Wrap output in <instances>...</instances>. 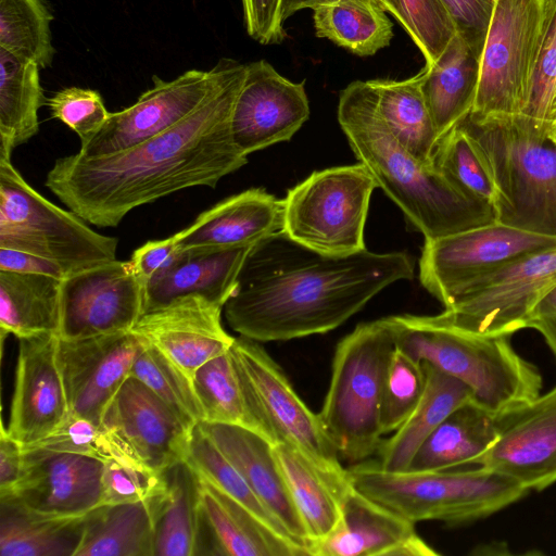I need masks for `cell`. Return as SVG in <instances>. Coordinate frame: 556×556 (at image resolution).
I'll return each instance as SVG.
<instances>
[{"instance_id":"56","label":"cell","mask_w":556,"mask_h":556,"mask_svg":"<svg viewBox=\"0 0 556 556\" xmlns=\"http://www.w3.org/2000/svg\"><path fill=\"white\" fill-rule=\"evenodd\" d=\"M554 317H556V286L553 287L536 304L532 312L530 321L539 318Z\"/></svg>"},{"instance_id":"19","label":"cell","mask_w":556,"mask_h":556,"mask_svg":"<svg viewBox=\"0 0 556 556\" xmlns=\"http://www.w3.org/2000/svg\"><path fill=\"white\" fill-rule=\"evenodd\" d=\"M498 435L482 466L541 491L556 482V386L545 394L496 415Z\"/></svg>"},{"instance_id":"4","label":"cell","mask_w":556,"mask_h":556,"mask_svg":"<svg viewBox=\"0 0 556 556\" xmlns=\"http://www.w3.org/2000/svg\"><path fill=\"white\" fill-rule=\"evenodd\" d=\"M389 318L399 348L464 382L471 401L490 413L500 415L541 394L540 371L513 349L510 336L465 333L426 316Z\"/></svg>"},{"instance_id":"22","label":"cell","mask_w":556,"mask_h":556,"mask_svg":"<svg viewBox=\"0 0 556 556\" xmlns=\"http://www.w3.org/2000/svg\"><path fill=\"white\" fill-rule=\"evenodd\" d=\"M224 307L198 294L176 298L143 313L131 331L154 345L191 380L235 340L223 327Z\"/></svg>"},{"instance_id":"5","label":"cell","mask_w":556,"mask_h":556,"mask_svg":"<svg viewBox=\"0 0 556 556\" xmlns=\"http://www.w3.org/2000/svg\"><path fill=\"white\" fill-rule=\"evenodd\" d=\"M346 475L357 491L414 523H469L497 513L529 492L515 479L482 466L388 471L379 462L362 460L346 468Z\"/></svg>"},{"instance_id":"15","label":"cell","mask_w":556,"mask_h":556,"mask_svg":"<svg viewBox=\"0 0 556 556\" xmlns=\"http://www.w3.org/2000/svg\"><path fill=\"white\" fill-rule=\"evenodd\" d=\"M144 289L129 261L114 260L64 277L59 337L81 339L131 330L143 313Z\"/></svg>"},{"instance_id":"20","label":"cell","mask_w":556,"mask_h":556,"mask_svg":"<svg viewBox=\"0 0 556 556\" xmlns=\"http://www.w3.org/2000/svg\"><path fill=\"white\" fill-rule=\"evenodd\" d=\"M304 80L293 83L265 60L247 64L231 115V135L244 155L288 141L309 116Z\"/></svg>"},{"instance_id":"1","label":"cell","mask_w":556,"mask_h":556,"mask_svg":"<svg viewBox=\"0 0 556 556\" xmlns=\"http://www.w3.org/2000/svg\"><path fill=\"white\" fill-rule=\"evenodd\" d=\"M247 64L233 60L219 86L188 117L128 149L58 159L45 185L88 224L116 227L134 208L191 187L215 188L248 156L231 135Z\"/></svg>"},{"instance_id":"11","label":"cell","mask_w":556,"mask_h":556,"mask_svg":"<svg viewBox=\"0 0 556 556\" xmlns=\"http://www.w3.org/2000/svg\"><path fill=\"white\" fill-rule=\"evenodd\" d=\"M544 14L545 0H496L470 118L520 116L530 94Z\"/></svg>"},{"instance_id":"42","label":"cell","mask_w":556,"mask_h":556,"mask_svg":"<svg viewBox=\"0 0 556 556\" xmlns=\"http://www.w3.org/2000/svg\"><path fill=\"white\" fill-rule=\"evenodd\" d=\"M185 462L199 478L210 482L248 508L271 529L292 540L275 516L260 501L238 469L203 432L199 425L194 426L191 431Z\"/></svg>"},{"instance_id":"3","label":"cell","mask_w":556,"mask_h":556,"mask_svg":"<svg viewBox=\"0 0 556 556\" xmlns=\"http://www.w3.org/2000/svg\"><path fill=\"white\" fill-rule=\"evenodd\" d=\"M338 121L356 159L425 240L497 220L492 204L466 198L437 166L424 165L399 143L377 112L365 80L341 91Z\"/></svg>"},{"instance_id":"18","label":"cell","mask_w":556,"mask_h":556,"mask_svg":"<svg viewBox=\"0 0 556 556\" xmlns=\"http://www.w3.org/2000/svg\"><path fill=\"white\" fill-rule=\"evenodd\" d=\"M22 448L21 477L13 490L3 495L52 518L86 516L102 505L104 462L73 453Z\"/></svg>"},{"instance_id":"23","label":"cell","mask_w":556,"mask_h":556,"mask_svg":"<svg viewBox=\"0 0 556 556\" xmlns=\"http://www.w3.org/2000/svg\"><path fill=\"white\" fill-rule=\"evenodd\" d=\"M415 523L365 496L353 485L342 502L337 528L313 548V556H438Z\"/></svg>"},{"instance_id":"28","label":"cell","mask_w":556,"mask_h":556,"mask_svg":"<svg viewBox=\"0 0 556 556\" xmlns=\"http://www.w3.org/2000/svg\"><path fill=\"white\" fill-rule=\"evenodd\" d=\"M422 365L426 387L420 401L394 434L382 440L378 450L379 464L388 471H406L418 448L438 426L472 399L464 382L427 362Z\"/></svg>"},{"instance_id":"10","label":"cell","mask_w":556,"mask_h":556,"mask_svg":"<svg viewBox=\"0 0 556 556\" xmlns=\"http://www.w3.org/2000/svg\"><path fill=\"white\" fill-rule=\"evenodd\" d=\"M376 187L362 163L314 172L288 190L282 230L323 253L350 254L363 250L364 226Z\"/></svg>"},{"instance_id":"17","label":"cell","mask_w":556,"mask_h":556,"mask_svg":"<svg viewBox=\"0 0 556 556\" xmlns=\"http://www.w3.org/2000/svg\"><path fill=\"white\" fill-rule=\"evenodd\" d=\"M143 343L131 330L81 339L59 337L56 358L70 414L101 425Z\"/></svg>"},{"instance_id":"30","label":"cell","mask_w":556,"mask_h":556,"mask_svg":"<svg viewBox=\"0 0 556 556\" xmlns=\"http://www.w3.org/2000/svg\"><path fill=\"white\" fill-rule=\"evenodd\" d=\"M425 70L401 80H365L377 112L399 143L417 161L435 167L439 146L434 124L422 93Z\"/></svg>"},{"instance_id":"2","label":"cell","mask_w":556,"mask_h":556,"mask_svg":"<svg viewBox=\"0 0 556 556\" xmlns=\"http://www.w3.org/2000/svg\"><path fill=\"white\" fill-rule=\"evenodd\" d=\"M413 277L406 252L328 254L281 230L251 248L224 312L241 337L287 341L338 328L382 289Z\"/></svg>"},{"instance_id":"46","label":"cell","mask_w":556,"mask_h":556,"mask_svg":"<svg viewBox=\"0 0 556 556\" xmlns=\"http://www.w3.org/2000/svg\"><path fill=\"white\" fill-rule=\"evenodd\" d=\"M426 387L422 362L395 345L384 379L380 427L382 434L397 430L420 401Z\"/></svg>"},{"instance_id":"48","label":"cell","mask_w":556,"mask_h":556,"mask_svg":"<svg viewBox=\"0 0 556 556\" xmlns=\"http://www.w3.org/2000/svg\"><path fill=\"white\" fill-rule=\"evenodd\" d=\"M166 489L164 472H155L134 460L110 459L102 475V505L149 500Z\"/></svg>"},{"instance_id":"9","label":"cell","mask_w":556,"mask_h":556,"mask_svg":"<svg viewBox=\"0 0 556 556\" xmlns=\"http://www.w3.org/2000/svg\"><path fill=\"white\" fill-rule=\"evenodd\" d=\"M230 353L252 413L274 445L286 443L327 476L348 481L346 468L318 414L293 389L285 371L260 342L235 338Z\"/></svg>"},{"instance_id":"32","label":"cell","mask_w":556,"mask_h":556,"mask_svg":"<svg viewBox=\"0 0 556 556\" xmlns=\"http://www.w3.org/2000/svg\"><path fill=\"white\" fill-rule=\"evenodd\" d=\"M163 493L91 510L75 556H155V515Z\"/></svg>"},{"instance_id":"43","label":"cell","mask_w":556,"mask_h":556,"mask_svg":"<svg viewBox=\"0 0 556 556\" xmlns=\"http://www.w3.org/2000/svg\"><path fill=\"white\" fill-rule=\"evenodd\" d=\"M129 376L146 384L190 428L204 420L192 380L146 340Z\"/></svg>"},{"instance_id":"25","label":"cell","mask_w":556,"mask_h":556,"mask_svg":"<svg viewBox=\"0 0 556 556\" xmlns=\"http://www.w3.org/2000/svg\"><path fill=\"white\" fill-rule=\"evenodd\" d=\"M199 479L198 555L308 556L302 546L271 529L236 500Z\"/></svg>"},{"instance_id":"51","label":"cell","mask_w":556,"mask_h":556,"mask_svg":"<svg viewBox=\"0 0 556 556\" xmlns=\"http://www.w3.org/2000/svg\"><path fill=\"white\" fill-rule=\"evenodd\" d=\"M187 255L177 242L176 233L162 240H151L136 249L129 260L135 274L148 283L173 270Z\"/></svg>"},{"instance_id":"55","label":"cell","mask_w":556,"mask_h":556,"mask_svg":"<svg viewBox=\"0 0 556 556\" xmlns=\"http://www.w3.org/2000/svg\"><path fill=\"white\" fill-rule=\"evenodd\" d=\"M528 328L538 330L556 356V317L534 319Z\"/></svg>"},{"instance_id":"41","label":"cell","mask_w":556,"mask_h":556,"mask_svg":"<svg viewBox=\"0 0 556 556\" xmlns=\"http://www.w3.org/2000/svg\"><path fill=\"white\" fill-rule=\"evenodd\" d=\"M434 164L463 195L495 205L497 190L492 172L476 140L462 124L441 138Z\"/></svg>"},{"instance_id":"14","label":"cell","mask_w":556,"mask_h":556,"mask_svg":"<svg viewBox=\"0 0 556 556\" xmlns=\"http://www.w3.org/2000/svg\"><path fill=\"white\" fill-rule=\"evenodd\" d=\"M233 59L222 58L210 70H189L174 79L152 77L153 86L137 101L110 113L102 128L80 144L83 156L112 154L148 140L194 112L219 86Z\"/></svg>"},{"instance_id":"53","label":"cell","mask_w":556,"mask_h":556,"mask_svg":"<svg viewBox=\"0 0 556 556\" xmlns=\"http://www.w3.org/2000/svg\"><path fill=\"white\" fill-rule=\"evenodd\" d=\"M0 270L65 277L63 269L50 260L5 248H0Z\"/></svg>"},{"instance_id":"7","label":"cell","mask_w":556,"mask_h":556,"mask_svg":"<svg viewBox=\"0 0 556 556\" xmlns=\"http://www.w3.org/2000/svg\"><path fill=\"white\" fill-rule=\"evenodd\" d=\"M462 124L476 140L497 190V222L556 238V144L525 131L515 118Z\"/></svg>"},{"instance_id":"34","label":"cell","mask_w":556,"mask_h":556,"mask_svg":"<svg viewBox=\"0 0 556 556\" xmlns=\"http://www.w3.org/2000/svg\"><path fill=\"white\" fill-rule=\"evenodd\" d=\"M61 282L49 275L0 270V332L17 339L61 327Z\"/></svg>"},{"instance_id":"33","label":"cell","mask_w":556,"mask_h":556,"mask_svg":"<svg viewBox=\"0 0 556 556\" xmlns=\"http://www.w3.org/2000/svg\"><path fill=\"white\" fill-rule=\"evenodd\" d=\"M497 435L496 415L468 401L427 438L407 470L434 471L477 465Z\"/></svg>"},{"instance_id":"44","label":"cell","mask_w":556,"mask_h":556,"mask_svg":"<svg viewBox=\"0 0 556 556\" xmlns=\"http://www.w3.org/2000/svg\"><path fill=\"white\" fill-rule=\"evenodd\" d=\"M556 99V0H545V14L528 103L516 123L532 137L546 140Z\"/></svg>"},{"instance_id":"31","label":"cell","mask_w":556,"mask_h":556,"mask_svg":"<svg viewBox=\"0 0 556 556\" xmlns=\"http://www.w3.org/2000/svg\"><path fill=\"white\" fill-rule=\"evenodd\" d=\"M274 452L311 541V555L339 525L342 502L352 486L350 480H336L286 443L274 445Z\"/></svg>"},{"instance_id":"57","label":"cell","mask_w":556,"mask_h":556,"mask_svg":"<svg viewBox=\"0 0 556 556\" xmlns=\"http://www.w3.org/2000/svg\"><path fill=\"white\" fill-rule=\"evenodd\" d=\"M321 0H282V18L292 16L295 12L303 9H312L316 3Z\"/></svg>"},{"instance_id":"12","label":"cell","mask_w":556,"mask_h":556,"mask_svg":"<svg viewBox=\"0 0 556 556\" xmlns=\"http://www.w3.org/2000/svg\"><path fill=\"white\" fill-rule=\"evenodd\" d=\"M556 286V247L515 260L466 286L450 306L426 316L437 326L476 336L528 328L540 300Z\"/></svg>"},{"instance_id":"49","label":"cell","mask_w":556,"mask_h":556,"mask_svg":"<svg viewBox=\"0 0 556 556\" xmlns=\"http://www.w3.org/2000/svg\"><path fill=\"white\" fill-rule=\"evenodd\" d=\"M23 447L79 454L101 459L104 463L110 459H127L121 454L101 425L71 414L50 435Z\"/></svg>"},{"instance_id":"8","label":"cell","mask_w":556,"mask_h":556,"mask_svg":"<svg viewBox=\"0 0 556 556\" xmlns=\"http://www.w3.org/2000/svg\"><path fill=\"white\" fill-rule=\"evenodd\" d=\"M118 240L92 230L74 212L47 200L0 156V248L58 264L65 277L116 260Z\"/></svg>"},{"instance_id":"13","label":"cell","mask_w":556,"mask_h":556,"mask_svg":"<svg viewBox=\"0 0 556 556\" xmlns=\"http://www.w3.org/2000/svg\"><path fill=\"white\" fill-rule=\"evenodd\" d=\"M556 247V238L500 222L425 240L421 285L444 307L469 283L528 254Z\"/></svg>"},{"instance_id":"6","label":"cell","mask_w":556,"mask_h":556,"mask_svg":"<svg viewBox=\"0 0 556 556\" xmlns=\"http://www.w3.org/2000/svg\"><path fill=\"white\" fill-rule=\"evenodd\" d=\"M395 345L387 317L356 326L336 346L318 415L340 457L348 462L365 460L380 447L381 397Z\"/></svg>"},{"instance_id":"40","label":"cell","mask_w":556,"mask_h":556,"mask_svg":"<svg viewBox=\"0 0 556 556\" xmlns=\"http://www.w3.org/2000/svg\"><path fill=\"white\" fill-rule=\"evenodd\" d=\"M53 18L43 0H0V49L50 67L55 55Z\"/></svg>"},{"instance_id":"45","label":"cell","mask_w":556,"mask_h":556,"mask_svg":"<svg viewBox=\"0 0 556 556\" xmlns=\"http://www.w3.org/2000/svg\"><path fill=\"white\" fill-rule=\"evenodd\" d=\"M406 30L431 66L456 35L455 25L440 0H379Z\"/></svg>"},{"instance_id":"26","label":"cell","mask_w":556,"mask_h":556,"mask_svg":"<svg viewBox=\"0 0 556 556\" xmlns=\"http://www.w3.org/2000/svg\"><path fill=\"white\" fill-rule=\"evenodd\" d=\"M282 227L283 200L253 188L202 212L176 237L185 251H216L255 244Z\"/></svg>"},{"instance_id":"35","label":"cell","mask_w":556,"mask_h":556,"mask_svg":"<svg viewBox=\"0 0 556 556\" xmlns=\"http://www.w3.org/2000/svg\"><path fill=\"white\" fill-rule=\"evenodd\" d=\"M85 517H45L0 496L1 556H75Z\"/></svg>"},{"instance_id":"36","label":"cell","mask_w":556,"mask_h":556,"mask_svg":"<svg viewBox=\"0 0 556 556\" xmlns=\"http://www.w3.org/2000/svg\"><path fill=\"white\" fill-rule=\"evenodd\" d=\"M39 65L0 49V156L39 130L38 111L47 99L40 84Z\"/></svg>"},{"instance_id":"58","label":"cell","mask_w":556,"mask_h":556,"mask_svg":"<svg viewBox=\"0 0 556 556\" xmlns=\"http://www.w3.org/2000/svg\"><path fill=\"white\" fill-rule=\"evenodd\" d=\"M547 139L556 144V99L553 104L551 122L547 131Z\"/></svg>"},{"instance_id":"37","label":"cell","mask_w":556,"mask_h":556,"mask_svg":"<svg viewBox=\"0 0 556 556\" xmlns=\"http://www.w3.org/2000/svg\"><path fill=\"white\" fill-rule=\"evenodd\" d=\"M166 490L155 515V556H195L200 533V479L184 460L164 472Z\"/></svg>"},{"instance_id":"50","label":"cell","mask_w":556,"mask_h":556,"mask_svg":"<svg viewBox=\"0 0 556 556\" xmlns=\"http://www.w3.org/2000/svg\"><path fill=\"white\" fill-rule=\"evenodd\" d=\"M456 33L481 58L496 0H440Z\"/></svg>"},{"instance_id":"47","label":"cell","mask_w":556,"mask_h":556,"mask_svg":"<svg viewBox=\"0 0 556 556\" xmlns=\"http://www.w3.org/2000/svg\"><path fill=\"white\" fill-rule=\"evenodd\" d=\"M52 118L71 128L80 144L90 140L104 125L110 113L99 91L83 87H66L47 99Z\"/></svg>"},{"instance_id":"27","label":"cell","mask_w":556,"mask_h":556,"mask_svg":"<svg viewBox=\"0 0 556 556\" xmlns=\"http://www.w3.org/2000/svg\"><path fill=\"white\" fill-rule=\"evenodd\" d=\"M253 245L186 251L187 255L173 270L146 286L143 313L189 294L204 296L224 307L236 290L239 273Z\"/></svg>"},{"instance_id":"16","label":"cell","mask_w":556,"mask_h":556,"mask_svg":"<svg viewBox=\"0 0 556 556\" xmlns=\"http://www.w3.org/2000/svg\"><path fill=\"white\" fill-rule=\"evenodd\" d=\"M101 426L124 457L159 473L186 459L193 429L131 376L109 404Z\"/></svg>"},{"instance_id":"54","label":"cell","mask_w":556,"mask_h":556,"mask_svg":"<svg viewBox=\"0 0 556 556\" xmlns=\"http://www.w3.org/2000/svg\"><path fill=\"white\" fill-rule=\"evenodd\" d=\"M22 445L12 439L3 422L0 430V495L10 493L23 470Z\"/></svg>"},{"instance_id":"52","label":"cell","mask_w":556,"mask_h":556,"mask_svg":"<svg viewBox=\"0 0 556 556\" xmlns=\"http://www.w3.org/2000/svg\"><path fill=\"white\" fill-rule=\"evenodd\" d=\"M243 22L248 35L262 45L285 40L282 0H241Z\"/></svg>"},{"instance_id":"38","label":"cell","mask_w":556,"mask_h":556,"mask_svg":"<svg viewBox=\"0 0 556 556\" xmlns=\"http://www.w3.org/2000/svg\"><path fill=\"white\" fill-rule=\"evenodd\" d=\"M312 10L316 36L356 55H372L393 38V23L379 0H321Z\"/></svg>"},{"instance_id":"21","label":"cell","mask_w":556,"mask_h":556,"mask_svg":"<svg viewBox=\"0 0 556 556\" xmlns=\"http://www.w3.org/2000/svg\"><path fill=\"white\" fill-rule=\"evenodd\" d=\"M10 416L5 430L22 446L54 432L70 408L56 358L59 336L20 338Z\"/></svg>"},{"instance_id":"29","label":"cell","mask_w":556,"mask_h":556,"mask_svg":"<svg viewBox=\"0 0 556 556\" xmlns=\"http://www.w3.org/2000/svg\"><path fill=\"white\" fill-rule=\"evenodd\" d=\"M422 93L439 140L467 117L476 99L480 56L456 33L431 66H425Z\"/></svg>"},{"instance_id":"24","label":"cell","mask_w":556,"mask_h":556,"mask_svg":"<svg viewBox=\"0 0 556 556\" xmlns=\"http://www.w3.org/2000/svg\"><path fill=\"white\" fill-rule=\"evenodd\" d=\"M199 426L238 469L288 535L312 556L309 538L277 462L274 444L240 426L206 421Z\"/></svg>"},{"instance_id":"39","label":"cell","mask_w":556,"mask_h":556,"mask_svg":"<svg viewBox=\"0 0 556 556\" xmlns=\"http://www.w3.org/2000/svg\"><path fill=\"white\" fill-rule=\"evenodd\" d=\"M192 384L203 421L240 426L266 439L249 405L230 349L203 364L194 372Z\"/></svg>"}]
</instances>
